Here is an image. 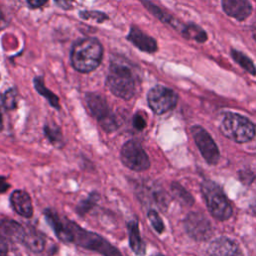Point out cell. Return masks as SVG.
I'll return each mask as SVG.
<instances>
[{
  "instance_id": "e0dca14e",
  "label": "cell",
  "mask_w": 256,
  "mask_h": 256,
  "mask_svg": "<svg viewBox=\"0 0 256 256\" xmlns=\"http://www.w3.org/2000/svg\"><path fill=\"white\" fill-rule=\"evenodd\" d=\"M127 230H128V237H129V246L131 250L138 256H144L146 253L145 243L143 242L139 225L137 220H131L127 223Z\"/></svg>"
},
{
  "instance_id": "ffe728a7",
  "label": "cell",
  "mask_w": 256,
  "mask_h": 256,
  "mask_svg": "<svg viewBox=\"0 0 256 256\" xmlns=\"http://www.w3.org/2000/svg\"><path fill=\"white\" fill-rule=\"evenodd\" d=\"M99 199H100L99 193H97V192H95V191H94V192H91L85 199L81 200V201L76 205V208H75L76 213H77L79 216H81V217L85 216L90 210H92V209L96 206V204L98 203Z\"/></svg>"
},
{
  "instance_id": "ba28073f",
  "label": "cell",
  "mask_w": 256,
  "mask_h": 256,
  "mask_svg": "<svg viewBox=\"0 0 256 256\" xmlns=\"http://www.w3.org/2000/svg\"><path fill=\"white\" fill-rule=\"evenodd\" d=\"M178 101L177 94L170 88L156 85L147 94V102L150 109L158 115L172 110Z\"/></svg>"
},
{
  "instance_id": "2e32d148",
  "label": "cell",
  "mask_w": 256,
  "mask_h": 256,
  "mask_svg": "<svg viewBox=\"0 0 256 256\" xmlns=\"http://www.w3.org/2000/svg\"><path fill=\"white\" fill-rule=\"evenodd\" d=\"M0 233L7 240L21 243L25 233V226L15 220L4 218L0 220Z\"/></svg>"
},
{
  "instance_id": "4316f807",
  "label": "cell",
  "mask_w": 256,
  "mask_h": 256,
  "mask_svg": "<svg viewBox=\"0 0 256 256\" xmlns=\"http://www.w3.org/2000/svg\"><path fill=\"white\" fill-rule=\"evenodd\" d=\"M3 105L8 110L17 107V93L15 89H9L5 92L3 96Z\"/></svg>"
},
{
  "instance_id": "52a82bcc",
  "label": "cell",
  "mask_w": 256,
  "mask_h": 256,
  "mask_svg": "<svg viewBox=\"0 0 256 256\" xmlns=\"http://www.w3.org/2000/svg\"><path fill=\"white\" fill-rule=\"evenodd\" d=\"M120 159L123 165L132 171L141 172L150 167L147 153L136 140H129L123 144L120 151Z\"/></svg>"
},
{
  "instance_id": "cb8c5ba5",
  "label": "cell",
  "mask_w": 256,
  "mask_h": 256,
  "mask_svg": "<svg viewBox=\"0 0 256 256\" xmlns=\"http://www.w3.org/2000/svg\"><path fill=\"white\" fill-rule=\"evenodd\" d=\"M171 190H172V194L173 196L179 201L181 202L183 205H187V206H191L193 204V198L190 196V194L178 183H173L171 185Z\"/></svg>"
},
{
  "instance_id": "484cf974",
  "label": "cell",
  "mask_w": 256,
  "mask_h": 256,
  "mask_svg": "<svg viewBox=\"0 0 256 256\" xmlns=\"http://www.w3.org/2000/svg\"><path fill=\"white\" fill-rule=\"evenodd\" d=\"M147 217L152 225V227L155 229V231L159 234H161L163 231H164V224H163V221L162 219L160 218L159 214L153 210V209H150L147 213Z\"/></svg>"
},
{
  "instance_id": "8992f818",
  "label": "cell",
  "mask_w": 256,
  "mask_h": 256,
  "mask_svg": "<svg viewBox=\"0 0 256 256\" xmlns=\"http://www.w3.org/2000/svg\"><path fill=\"white\" fill-rule=\"evenodd\" d=\"M203 197L210 213L218 220H226L232 214L231 205L221 188L212 181H204L201 185Z\"/></svg>"
},
{
  "instance_id": "83f0119b",
  "label": "cell",
  "mask_w": 256,
  "mask_h": 256,
  "mask_svg": "<svg viewBox=\"0 0 256 256\" xmlns=\"http://www.w3.org/2000/svg\"><path fill=\"white\" fill-rule=\"evenodd\" d=\"M132 123H133L134 128L138 131H142L146 127V119L140 113H136L133 116Z\"/></svg>"
},
{
  "instance_id": "f1b7e54d",
  "label": "cell",
  "mask_w": 256,
  "mask_h": 256,
  "mask_svg": "<svg viewBox=\"0 0 256 256\" xmlns=\"http://www.w3.org/2000/svg\"><path fill=\"white\" fill-rule=\"evenodd\" d=\"M56 5L64 10H68L71 9L74 3V0H54Z\"/></svg>"
},
{
  "instance_id": "d590c367",
  "label": "cell",
  "mask_w": 256,
  "mask_h": 256,
  "mask_svg": "<svg viewBox=\"0 0 256 256\" xmlns=\"http://www.w3.org/2000/svg\"><path fill=\"white\" fill-rule=\"evenodd\" d=\"M252 208H253V211L256 213V201L254 202V204H253V206H252Z\"/></svg>"
},
{
  "instance_id": "3957f363",
  "label": "cell",
  "mask_w": 256,
  "mask_h": 256,
  "mask_svg": "<svg viewBox=\"0 0 256 256\" xmlns=\"http://www.w3.org/2000/svg\"><path fill=\"white\" fill-rule=\"evenodd\" d=\"M106 86L116 97L123 100L131 99L135 93V80L131 69L122 63L111 61Z\"/></svg>"
},
{
  "instance_id": "603a6c76",
  "label": "cell",
  "mask_w": 256,
  "mask_h": 256,
  "mask_svg": "<svg viewBox=\"0 0 256 256\" xmlns=\"http://www.w3.org/2000/svg\"><path fill=\"white\" fill-rule=\"evenodd\" d=\"M45 137L50 141L51 144L55 146H62L63 145V135L61 129L58 126H52L46 124L43 128Z\"/></svg>"
},
{
  "instance_id": "5bb4252c",
  "label": "cell",
  "mask_w": 256,
  "mask_h": 256,
  "mask_svg": "<svg viewBox=\"0 0 256 256\" xmlns=\"http://www.w3.org/2000/svg\"><path fill=\"white\" fill-rule=\"evenodd\" d=\"M208 256H242L238 245L231 239L221 237L211 242L209 245Z\"/></svg>"
},
{
  "instance_id": "9a60e30c",
  "label": "cell",
  "mask_w": 256,
  "mask_h": 256,
  "mask_svg": "<svg viewBox=\"0 0 256 256\" xmlns=\"http://www.w3.org/2000/svg\"><path fill=\"white\" fill-rule=\"evenodd\" d=\"M21 244L34 253H41L45 248V238L35 227L26 225Z\"/></svg>"
},
{
  "instance_id": "7402d4cb",
  "label": "cell",
  "mask_w": 256,
  "mask_h": 256,
  "mask_svg": "<svg viewBox=\"0 0 256 256\" xmlns=\"http://www.w3.org/2000/svg\"><path fill=\"white\" fill-rule=\"evenodd\" d=\"M231 56L234 59V61L238 65H240L245 71H247L248 73H250L252 75H256V67H255L254 63L243 52L232 49L231 50Z\"/></svg>"
},
{
  "instance_id": "1f68e13d",
  "label": "cell",
  "mask_w": 256,
  "mask_h": 256,
  "mask_svg": "<svg viewBox=\"0 0 256 256\" xmlns=\"http://www.w3.org/2000/svg\"><path fill=\"white\" fill-rule=\"evenodd\" d=\"M7 239L0 233V251H8V244Z\"/></svg>"
},
{
  "instance_id": "ac0fdd59",
  "label": "cell",
  "mask_w": 256,
  "mask_h": 256,
  "mask_svg": "<svg viewBox=\"0 0 256 256\" xmlns=\"http://www.w3.org/2000/svg\"><path fill=\"white\" fill-rule=\"evenodd\" d=\"M141 3L143 4V6L152 14L154 15L157 19H159L160 21L171 25L172 27H174L175 29H180L179 28V23L176 19H174L170 14L166 13L165 11H163L161 8H159L158 6H156L154 3H152L149 0H140Z\"/></svg>"
},
{
  "instance_id": "277c9868",
  "label": "cell",
  "mask_w": 256,
  "mask_h": 256,
  "mask_svg": "<svg viewBox=\"0 0 256 256\" xmlns=\"http://www.w3.org/2000/svg\"><path fill=\"white\" fill-rule=\"evenodd\" d=\"M219 128L225 137L237 143L248 142L256 134V127L248 118L232 112L224 115Z\"/></svg>"
},
{
  "instance_id": "7a4b0ae2",
  "label": "cell",
  "mask_w": 256,
  "mask_h": 256,
  "mask_svg": "<svg viewBox=\"0 0 256 256\" xmlns=\"http://www.w3.org/2000/svg\"><path fill=\"white\" fill-rule=\"evenodd\" d=\"M103 46L93 37L82 38L74 43L70 52V61L73 68L80 73H89L101 63Z\"/></svg>"
},
{
  "instance_id": "8d00e7d4",
  "label": "cell",
  "mask_w": 256,
  "mask_h": 256,
  "mask_svg": "<svg viewBox=\"0 0 256 256\" xmlns=\"http://www.w3.org/2000/svg\"><path fill=\"white\" fill-rule=\"evenodd\" d=\"M152 256H164V255H162V254H154Z\"/></svg>"
},
{
  "instance_id": "836d02e7",
  "label": "cell",
  "mask_w": 256,
  "mask_h": 256,
  "mask_svg": "<svg viewBox=\"0 0 256 256\" xmlns=\"http://www.w3.org/2000/svg\"><path fill=\"white\" fill-rule=\"evenodd\" d=\"M252 34H253V38H254V40L256 41V23L253 25V28H252Z\"/></svg>"
},
{
  "instance_id": "44dd1931",
  "label": "cell",
  "mask_w": 256,
  "mask_h": 256,
  "mask_svg": "<svg viewBox=\"0 0 256 256\" xmlns=\"http://www.w3.org/2000/svg\"><path fill=\"white\" fill-rule=\"evenodd\" d=\"M183 37L188 39H193L198 43H203L207 40L206 32L199 26L195 24H190L188 26H184L182 30Z\"/></svg>"
},
{
  "instance_id": "e575fe53",
  "label": "cell",
  "mask_w": 256,
  "mask_h": 256,
  "mask_svg": "<svg viewBox=\"0 0 256 256\" xmlns=\"http://www.w3.org/2000/svg\"><path fill=\"white\" fill-rule=\"evenodd\" d=\"M0 256H8V251H0Z\"/></svg>"
},
{
  "instance_id": "74e56055",
  "label": "cell",
  "mask_w": 256,
  "mask_h": 256,
  "mask_svg": "<svg viewBox=\"0 0 256 256\" xmlns=\"http://www.w3.org/2000/svg\"><path fill=\"white\" fill-rule=\"evenodd\" d=\"M0 124H1V112H0Z\"/></svg>"
},
{
  "instance_id": "8fae6325",
  "label": "cell",
  "mask_w": 256,
  "mask_h": 256,
  "mask_svg": "<svg viewBox=\"0 0 256 256\" xmlns=\"http://www.w3.org/2000/svg\"><path fill=\"white\" fill-rule=\"evenodd\" d=\"M126 38L135 47H137L139 50H141L143 52L154 53L158 49L156 40L153 37L145 34L137 26L132 25L130 27L129 33H128Z\"/></svg>"
},
{
  "instance_id": "30bf717a",
  "label": "cell",
  "mask_w": 256,
  "mask_h": 256,
  "mask_svg": "<svg viewBox=\"0 0 256 256\" xmlns=\"http://www.w3.org/2000/svg\"><path fill=\"white\" fill-rule=\"evenodd\" d=\"M185 229L195 240H207L212 235L209 221L200 213H190L185 219Z\"/></svg>"
},
{
  "instance_id": "4dcf8cb0",
  "label": "cell",
  "mask_w": 256,
  "mask_h": 256,
  "mask_svg": "<svg viewBox=\"0 0 256 256\" xmlns=\"http://www.w3.org/2000/svg\"><path fill=\"white\" fill-rule=\"evenodd\" d=\"M10 188V184L7 182L4 176H0V194L6 192Z\"/></svg>"
},
{
  "instance_id": "9c48e42d",
  "label": "cell",
  "mask_w": 256,
  "mask_h": 256,
  "mask_svg": "<svg viewBox=\"0 0 256 256\" xmlns=\"http://www.w3.org/2000/svg\"><path fill=\"white\" fill-rule=\"evenodd\" d=\"M191 134L203 158L209 164H216L219 160L220 153L210 134L199 125H194L191 128Z\"/></svg>"
},
{
  "instance_id": "d6a6232c",
  "label": "cell",
  "mask_w": 256,
  "mask_h": 256,
  "mask_svg": "<svg viewBox=\"0 0 256 256\" xmlns=\"http://www.w3.org/2000/svg\"><path fill=\"white\" fill-rule=\"evenodd\" d=\"M5 25H6L5 19H4L3 15H2V13L0 12V29H3L5 27Z\"/></svg>"
},
{
  "instance_id": "5b68a950",
  "label": "cell",
  "mask_w": 256,
  "mask_h": 256,
  "mask_svg": "<svg viewBox=\"0 0 256 256\" xmlns=\"http://www.w3.org/2000/svg\"><path fill=\"white\" fill-rule=\"evenodd\" d=\"M86 105L94 118L98 121L99 125L106 132H113L118 129L119 123L116 116L110 110L106 99L94 92H88L84 96Z\"/></svg>"
},
{
  "instance_id": "7c38bea8",
  "label": "cell",
  "mask_w": 256,
  "mask_h": 256,
  "mask_svg": "<svg viewBox=\"0 0 256 256\" xmlns=\"http://www.w3.org/2000/svg\"><path fill=\"white\" fill-rule=\"evenodd\" d=\"M10 204L13 210L24 218H31L33 216L32 199L28 192L24 190H14L10 195Z\"/></svg>"
},
{
  "instance_id": "6da1fadb",
  "label": "cell",
  "mask_w": 256,
  "mask_h": 256,
  "mask_svg": "<svg viewBox=\"0 0 256 256\" xmlns=\"http://www.w3.org/2000/svg\"><path fill=\"white\" fill-rule=\"evenodd\" d=\"M43 214L45 220L60 241L75 244L102 256H123L120 250L107 239L93 231L82 228L76 222L60 215L54 209L46 208Z\"/></svg>"
},
{
  "instance_id": "4fadbf2b",
  "label": "cell",
  "mask_w": 256,
  "mask_h": 256,
  "mask_svg": "<svg viewBox=\"0 0 256 256\" xmlns=\"http://www.w3.org/2000/svg\"><path fill=\"white\" fill-rule=\"evenodd\" d=\"M222 8L228 16L238 21L245 20L252 13L249 0H222Z\"/></svg>"
},
{
  "instance_id": "d4e9b609",
  "label": "cell",
  "mask_w": 256,
  "mask_h": 256,
  "mask_svg": "<svg viewBox=\"0 0 256 256\" xmlns=\"http://www.w3.org/2000/svg\"><path fill=\"white\" fill-rule=\"evenodd\" d=\"M80 18L83 20H94L97 23H102L106 21L109 17L107 14L101 11H89V10H84L79 12Z\"/></svg>"
},
{
  "instance_id": "f546056e",
  "label": "cell",
  "mask_w": 256,
  "mask_h": 256,
  "mask_svg": "<svg viewBox=\"0 0 256 256\" xmlns=\"http://www.w3.org/2000/svg\"><path fill=\"white\" fill-rule=\"evenodd\" d=\"M26 2L30 8L34 9L44 6L48 2V0H26Z\"/></svg>"
},
{
  "instance_id": "d6986e66",
  "label": "cell",
  "mask_w": 256,
  "mask_h": 256,
  "mask_svg": "<svg viewBox=\"0 0 256 256\" xmlns=\"http://www.w3.org/2000/svg\"><path fill=\"white\" fill-rule=\"evenodd\" d=\"M34 83V88L37 90V92L43 96L44 98L47 99V101L49 102V104L51 106H53L55 109H60V103H59V98L57 95H55L52 91H50L44 83L43 77L41 76H37L34 78L33 80Z\"/></svg>"
}]
</instances>
